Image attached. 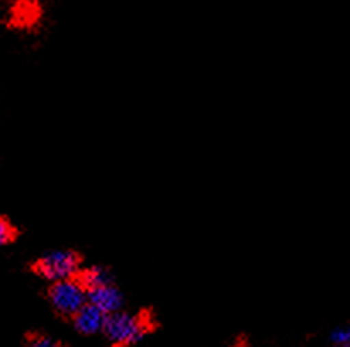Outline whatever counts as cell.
I'll list each match as a JSON object with an SVG mask.
<instances>
[{"label": "cell", "mask_w": 350, "mask_h": 347, "mask_svg": "<svg viewBox=\"0 0 350 347\" xmlns=\"http://www.w3.org/2000/svg\"><path fill=\"white\" fill-rule=\"evenodd\" d=\"M334 347H350V344H334Z\"/></svg>", "instance_id": "30bf717a"}, {"label": "cell", "mask_w": 350, "mask_h": 347, "mask_svg": "<svg viewBox=\"0 0 350 347\" xmlns=\"http://www.w3.org/2000/svg\"><path fill=\"white\" fill-rule=\"evenodd\" d=\"M330 339L334 344H350V329H335Z\"/></svg>", "instance_id": "9c48e42d"}, {"label": "cell", "mask_w": 350, "mask_h": 347, "mask_svg": "<svg viewBox=\"0 0 350 347\" xmlns=\"http://www.w3.org/2000/svg\"><path fill=\"white\" fill-rule=\"evenodd\" d=\"M17 237V229L5 218V216L0 215V247L3 245H9L10 242L16 240Z\"/></svg>", "instance_id": "52a82bcc"}, {"label": "cell", "mask_w": 350, "mask_h": 347, "mask_svg": "<svg viewBox=\"0 0 350 347\" xmlns=\"http://www.w3.org/2000/svg\"><path fill=\"white\" fill-rule=\"evenodd\" d=\"M152 329V322L146 315H129L126 311H116L107 315L104 334L113 344L128 346L145 337Z\"/></svg>", "instance_id": "6da1fadb"}, {"label": "cell", "mask_w": 350, "mask_h": 347, "mask_svg": "<svg viewBox=\"0 0 350 347\" xmlns=\"http://www.w3.org/2000/svg\"><path fill=\"white\" fill-rule=\"evenodd\" d=\"M82 257L70 248H55L41 255L33 264V271L38 276L51 283L73 278L80 272Z\"/></svg>", "instance_id": "7a4b0ae2"}, {"label": "cell", "mask_w": 350, "mask_h": 347, "mask_svg": "<svg viewBox=\"0 0 350 347\" xmlns=\"http://www.w3.org/2000/svg\"><path fill=\"white\" fill-rule=\"evenodd\" d=\"M27 346L29 347H62L57 339L50 337L46 334H31L27 337Z\"/></svg>", "instance_id": "ba28073f"}, {"label": "cell", "mask_w": 350, "mask_h": 347, "mask_svg": "<svg viewBox=\"0 0 350 347\" xmlns=\"http://www.w3.org/2000/svg\"><path fill=\"white\" fill-rule=\"evenodd\" d=\"M77 276H79L80 281L85 285L87 290L114 283L113 272H111L107 268H104V266H90V268L80 271Z\"/></svg>", "instance_id": "8992f818"}, {"label": "cell", "mask_w": 350, "mask_h": 347, "mask_svg": "<svg viewBox=\"0 0 350 347\" xmlns=\"http://www.w3.org/2000/svg\"><path fill=\"white\" fill-rule=\"evenodd\" d=\"M51 307L63 317H73L87 303V288L79 276L51 283L48 290Z\"/></svg>", "instance_id": "3957f363"}, {"label": "cell", "mask_w": 350, "mask_h": 347, "mask_svg": "<svg viewBox=\"0 0 350 347\" xmlns=\"http://www.w3.org/2000/svg\"><path fill=\"white\" fill-rule=\"evenodd\" d=\"M87 301L96 305L106 315H111L121 310L122 303H124V296H122L121 290L114 283H111V285H103L87 290Z\"/></svg>", "instance_id": "5b68a950"}, {"label": "cell", "mask_w": 350, "mask_h": 347, "mask_svg": "<svg viewBox=\"0 0 350 347\" xmlns=\"http://www.w3.org/2000/svg\"><path fill=\"white\" fill-rule=\"evenodd\" d=\"M107 315L104 313L100 308H97L96 305L89 303L87 301L79 311L72 317L73 327L77 332L83 335H94L99 334L104 331V325H106Z\"/></svg>", "instance_id": "277c9868"}]
</instances>
